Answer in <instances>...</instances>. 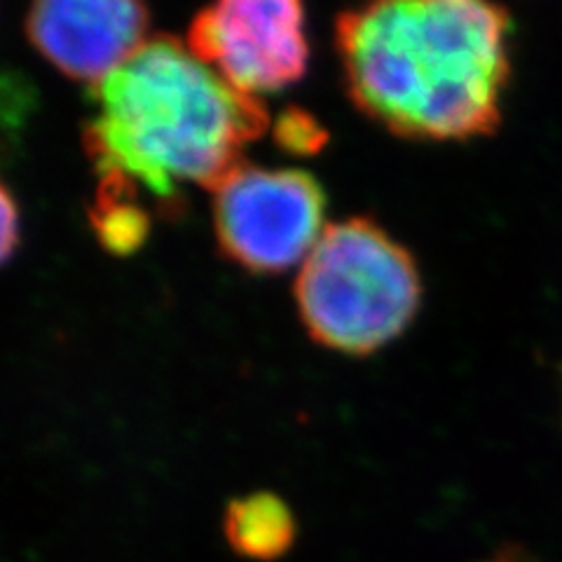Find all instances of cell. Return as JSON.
Returning a JSON list of instances; mask_svg holds the SVG:
<instances>
[{"label":"cell","instance_id":"277c9868","mask_svg":"<svg viewBox=\"0 0 562 562\" xmlns=\"http://www.w3.org/2000/svg\"><path fill=\"white\" fill-rule=\"evenodd\" d=\"M326 227V192L307 171L241 165L214 190L218 249L254 274L303 266Z\"/></svg>","mask_w":562,"mask_h":562},{"label":"cell","instance_id":"8992f818","mask_svg":"<svg viewBox=\"0 0 562 562\" xmlns=\"http://www.w3.org/2000/svg\"><path fill=\"white\" fill-rule=\"evenodd\" d=\"M150 10L130 0H45L24 31L35 52L61 76L97 87L148 41Z\"/></svg>","mask_w":562,"mask_h":562},{"label":"cell","instance_id":"7a4b0ae2","mask_svg":"<svg viewBox=\"0 0 562 562\" xmlns=\"http://www.w3.org/2000/svg\"><path fill=\"white\" fill-rule=\"evenodd\" d=\"M85 148L99 173H120L171 206L183 183L214 192L270 127L241 94L173 35H155L94 90Z\"/></svg>","mask_w":562,"mask_h":562},{"label":"cell","instance_id":"6da1fadb","mask_svg":"<svg viewBox=\"0 0 562 562\" xmlns=\"http://www.w3.org/2000/svg\"><path fill=\"white\" fill-rule=\"evenodd\" d=\"M347 94L386 132L469 140L499 127L512 14L479 0H390L336 16Z\"/></svg>","mask_w":562,"mask_h":562},{"label":"cell","instance_id":"9c48e42d","mask_svg":"<svg viewBox=\"0 0 562 562\" xmlns=\"http://www.w3.org/2000/svg\"><path fill=\"white\" fill-rule=\"evenodd\" d=\"M277 146L293 155H316L328 144V132L312 113L286 109L274 125Z\"/></svg>","mask_w":562,"mask_h":562},{"label":"cell","instance_id":"3957f363","mask_svg":"<svg viewBox=\"0 0 562 562\" xmlns=\"http://www.w3.org/2000/svg\"><path fill=\"white\" fill-rule=\"evenodd\" d=\"M295 305L310 338L349 357L396 340L422 305L413 254L371 218L330 223L295 279Z\"/></svg>","mask_w":562,"mask_h":562},{"label":"cell","instance_id":"ba28073f","mask_svg":"<svg viewBox=\"0 0 562 562\" xmlns=\"http://www.w3.org/2000/svg\"><path fill=\"white\" fill-rule=\"evenodd\" d=\"M90 223L101 246L115 256L136 254L150 235V211L138 200V186L120 173H99Z\"/></svg>","mask_w":562,"mask_h":562},{"label":"cell","instance_id":"30bf717a","mask_svg":"<svg viewBox=\"0 0 562 562\" xmlns=\"http://www.w3.org/2000/svg\"><path fill=\"white\" fill-rule=\"evenodd\" d=\"M20 233H22L20 209H16V202L12 198V192L8 190V186L0 181V266L8 262L16 251Z\"/></svg>","mask_w":562,"mask_h":562},{"label":"cell","instance_id":"5b68a950","mask_svg":"<svg viewBox=\"0 0 562 562\" xmlns=\"http://www.w3.org/2000/svg\"><path fill=\"white\" fill-rule=\"evenodd\" d=\"M192 55L235 87L260 97L303 80L310 64L305 8L295 0H223L192 16Z\"/></svg>","mask_w":562,"mask_h":562},{"label":"cell","instance_id":"52a82bcc","mask_svg":"<svg viewBox=\"0 0 562 562\" xmlns=\"http://www.w3.org/2000/svg\"><path fill=\"white\" fill-rule=\"evenodd\" d=\"M223 532L235 553L270 562L286 555L295 543V518L289 504L272 492H251L225 508Z\"/></svg>","mask_w":562,"mask_h":562}]
</instances>
